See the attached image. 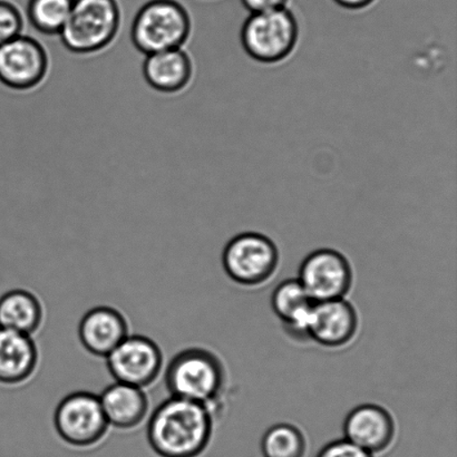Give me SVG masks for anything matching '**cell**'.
<instances>
[{"label": "cell", "instance_id": "cell-1", "mask_svg": "<svg viewBox=\"0 0 457 457\" xmlns=\"http://www.w3.org/2000/svg\"><path fill=\"white\" fill-rule=\"evenodd\" d=\"M213 424L209 407L171 396L151 415L147 442L159 457H199L212 442Z\"/></svg>", "mask_w": 457, "mask_h": 457}, {"label": "cell", "instance_id": "cell-2", "mask_svg": "<svg viewBox=\"0 0 457 457\" xmlns=\"http://www.w3.org/2000/svg\"><path fill=\"white\" fill-rule=\"evenodd\" d=\"M164 382L171 396L199 403L214 413L226 392V369L209 349L186 348L169 362Z\"/></svg>", "mask_w": 457, "mask_h": 457}, {"label": "cell", "instance_id": "cell-3", "mask_svg": "<svg viewBox=\"0 0 457 457\" xmlns=\"http://www.w3.org/2000/svg\"><path fill=\"white\" fill-rule=\"evenodd\" d=\"M120 22L122 11L118 0H74L60 37L67 51L87 55L113 43Z\"/></svg>", "mask_w": 457, "mask_h": 457}, {"label": "cell", "instance_id": "cell-4", "mask_svg": "<svg viewBox=\"0 0 457 457\" xmlns=\"http://www.w3.org/2000/svg\"><path fill=\"white\" fill-rule=\"evenodd\" d=\"M189 12L177 0H150L134 18L131 38L138 52L150 54L185 46L191 36Z\"/></svg>", "mask_w": 457, "mask_h": 457}, {"label": "cell", "instance_id": "cell-5", "mask_svg": "<svg viewBox=\"0 0 457 457\" xmlns=\"http://www.w3.org/2000/svg\"><path fill=\"white\" fill-rule=\"evenodd\" d=\"M240 37L242 47L253 60L273 64L293 53L299 37L298 21L287 7L250 13Z\"/></svg>", "mask_w": 457, "mask_h": 457}, {"label": "cell", "instance_id": "cell-6", "mask_svg": "<svg viewBox=\"0 0 457 457\" xmlns=\"http://www.w3.org/2000/svg\"><path fill=\"white\" fill-rule=\"evenodd\" d=\"M222 264L227 276L236 284L257 287L275 275L279 250L270 237L262 233H240L225 246Z\"/></svg>", "mask_w": 457, "mask_h": 457}, {"label": "cell", "instance_id": "cell-7", "mask_svg": "<svg viewBox=\"0 0 457 457\" xmlns=\"http://www.w3.org/2000/svg\"><path fill=\"white\" fill-rule=\"evenodd\" d=\"M58 436L71 446L87 449L96 446L109 432L100 397L88 392H76L62 398L54 413Z\"/></svg>", "mask_w": 457, "mask_h": 457}, {"label": "cell", "instance_id": "cell-8", "mask_svg": "<svg viewBox=\"0 0 457 457\" xmlns=\"http://www.w3.org/2000/svg\"><path fill=\"white\" fill-rule=\"evenodd\" d=\"M351 262L339 251L320 249L303 259L297 279L313 303L346 297L353 286Z\"/></svg>", "mask_w": 457, "mask_h": 457}, {"label": "cell", "instance_id": "cell-9", "mask_svg": "<svg viewBox=\"0 0 457 457\" xmlns=\"http://www.w3.org/2000/svg\"><path fill=\"white\" fill-rule=\"evenodd\" d=\"M163 362V353L159 345L141 335H129L106 357L107 370L115 382L143 389L159 378Z\"/></svg>", "mask_w": 457, "mask_h": 457}, {"label": "cell", "instance_id": "cell-10", "mask_svg": "<svg viewBox=\"0 0 457 457\" xmlns=\"http://www.w3.org/2000/svg\"><path fill=\"white\" fill-rule=\"evenodd\" d=\"M49 71L46 48L24 34L0 45V83L15 91L39 87Z\"/></svg>", "mask_w": 457, "mask_h": 457}, {"label": "cell", "instance_id": "cell-11", "mask_svg": "<svg viewBox=\"0 0 457 457\" xmlns=\"http://www.w3.org/2000/svg\"><path fill=\"white\" fill-rule=\"evenodd\" d=\"M358 330L355 307L346 299L315 303L307 325V338L327 348L351 343Z\"/></svg>", "mask_w": 457, "mask_h": 457}, {"label": "cell", "instance_id": "cell-12", "mask_svg": "<svg viewBox=\"0 0 457 457\" xmlns=\"http://www.w3.org/2000/svg\"><path fill=\"white\" fill-rule=\"evenodd\" d=\"M395 434V420L386 409L379 405L357 406L345 419V440L373 455L387 450Z\"/></svg>", "mask_w": 457, "mask_h": 457}, {"label": "cell", "instance_id": "cell-13", "mask_svg": "<svg viewBox=\"0 0 457 457\" xmlns=\"http://www.w3.org/2000/svg\"><path fill=\"white\" fill-rule=\"evenodd\" d=\"M129 335L127 318L118 309L98 306L85 313L79 326V337L85 351L106 358Z\"/></svg>", "mask_w": 457, "mask_h": 457}, {"label": "cell", "instance_id": "cell-14", "mask_svg": "<svg viewBox=\"0 0 457 457\" xmlns=\"http://www.w3.org/2000/svg\"><path fill=\"white\" fill-rule=\"evenodd\" d=\"M195 66L185 48L150 54L143 62V75L155 91L174 94L183 91L194 78Z\"/></svg>", "mask_w": 457, "mask_h": 457}, {"label": "cell", "instance_id": "cell-15", "mask_svg": "<svg viewBox=\"0 0 457 457\" xmlns=\"http://www.w3.org/2000/svg\"><path fill=\"white\" fill-rule=\"evenodd\" d=\"M38 364L39 352L33 336L0 328V384L27 382Z\"/></svg>", "mask_w": 457, "mask_h": 457}, {"label": "cell", "instance_id": "cell-16", "mask_svg": "<svg viewBox=\"0 0 457 457\" xmlns=\"http://www.w3.org/2000/svg\"><path fill=\"white\" fill-rule=\"evenodd\" d=\"M98 397L110 428H136L149 414L150 401L143 388L115 382Z\"/></svg>", "mask_w": 457, "mask_h": 457}, {"label": "cell", "instance_id": "cell-17", "mask_svg": "<svg viewBox=\"0 0 457 457\" xmlns=\"http://www.w3.org/2000/svg\"><path fill=\"white\" fill-rule=\"evenodd\" d=\"M313 303L297 278L282 281L271 295L273 312L287 330L298 338H307V325Z\"/></svg>", "mask_w": 457, "mask_h": 457}, {"label": "cell", "instance_id": "cell-18", "mask_svg": "<svg viewBox=\"0 0 457 457\" xmlns=\"http://www.w3.org/2000/svg\"><path fill=\"white\" fill-rule=\"evenodd\" d=\"M40 299L26 289H13L0 297V328L33 336L44 322Z\"/></svg>", "mask_w": 457, "mask_h": 457}, {"label": "cell", "instance_id": "cell-19", "mask_svg": "<svg viewBox=\"0 0 457 457\" xmlns=\"http://www.w3.org/2000/svg\"><path fill=\"white\" fill-rule=\"evenodd\" d=\"M74 0H29L27 17L44 35H60L69 21Z\"/></svg>", "mask_w": 457, "mask_h": 457}, {"label": "cell", "instance_id": "cell-20", "mask_svg": "<svg viewBox=\"0 0 457 457\" xmlns=\"http://www.w3.org/2000/svg\"><path fill=\"white\" fill-rule=\"evenodd\" d=\"M306 449L307 442L303 432L288 423L273 425L262 438L264 457H303Z\"/></svg>", "mask_w": 457, "mask_h": 457}, {"label": "cell", "instance_id": "cell-21", "mask_svg": "<svg viewBox=\"0 0 457 457\" xmlns=\"http://www.w3.org/2000/svg\"><path fill=\"white\" fill-rule=\"evenodd\" d=\"M25 20L21 9L8 0H0V45L22 35Z\"/></svg>", "mask_w": 457, "mask_h": 457}, {"label": "cell", "instance_id": "cell-22", "mask_svg": "<svg viewBox=\"0 0 457 457\" xmlns=\"http://www.w3.org/2000/svg\"><path fill=\"white\" fill-rule=\"evenodd\" d=\"M317 457H374L361 447L345 440H336L322 447Z\"/></svg>", "mask_w": 457, "mask_h": 457}, {"label": "cell", "instance_id": "cell-23", "mask_svg": "<svg viewBox=\"0 0 457 457\" xmlns=\"http://www.w3.org/2000/svg\"><path fill=\"white\" fill-rule=\"evenodd\" d=\"M289 0H241V4L250 13L273 11L287 7Z\"/></svg>", "mask_w": 457, "mask_h": 457}, {"label": "cell", "instance_id": "cell-24", "mask_svg": "<svg viewBox=\"0 0 457 457\" xmlns=\"http://www.w3.org/2000/svg\"><path fill=\"white\" fill-rule=\"evenodd\" d=\"M334 2L340 7L358 11V9L369 7L375 0H334Z\"/></svg>", "mask_w": 457, "mask_h": 457}]
</instances>
